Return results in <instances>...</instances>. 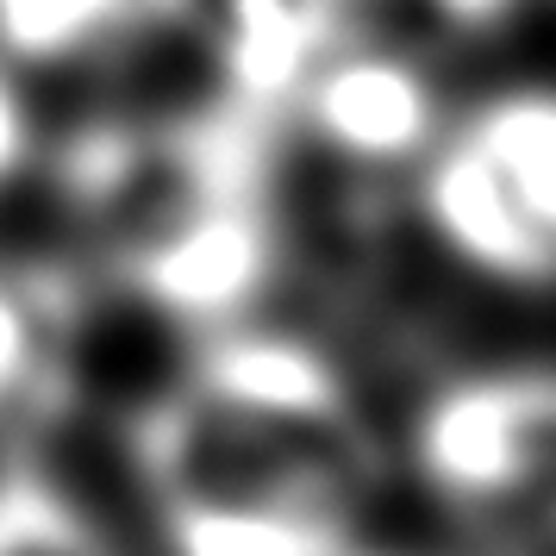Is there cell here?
I'll use <instances>...</instances> for the list:
<instances>
[{
	"label": "cell",
	"instance_id": "cell-1",
	"mask_svg": "<svg viewBox=\"0 0 556 556\" xmlns=\"http://www.w3.org/2000/svg\"><path fill=\"white\" fill-rule=\"evenodd\" d=\"M163 556H356L388 476L351 376L301 331H201L126 419Z\"/></svg>",
	"mask_w": 556,
	"mask_h": 556
},
{
	"label": "cell",
	"instance_id": "cell-2",
	"mask_svg": "<svg viewBox=\"0 0 556 556\" xmlns=\"http://www.w3.org/2000/svg\"><path fill=\"white\" fill-rule=\"evenodd\" d=\"M276 144L281 126L231 88L81 126L56 156L76 269L188 338L256 319L281 269Z\"/></svg>",
	"mask_w": 556,
	"mask_h": 556
},
{
	"label": "cell",
	"instance_id": "cell-3",
	"mask_svg": "<svg viewBox=\"0 0 556 556\" xmlns=\"http://www.w3.org/2000/svg\"><path fill=\"white\" fill-rule=\"evenodd\" d=\"M426 501L488 556H556V363L438 381L406 431Z\"/></svg>",
	"mask_w": 556,
	"mask_h": 556
},
{
	"label": "cell",
	"instance_id": "cell-4",
	"mask_svg": "<svg viewBox=\"0 0 556 556\" xmlns=\"http://www.w3.org/2000/svg\"><path fill=\"white\" fill-rule=\"evenodd\" d=\"M413 201L444 251L506 288H556V88H506L438 126Z\"/></svg>",
	"mask_w": 556,
	"mask_h": 556
},
{
	"label": "cell",
	"instance_id": "cell-5",
	"mask_svg": "<svg viewBox=\"0 0 556 556\" xmlns=\"http://www.w3.org/2000/svg\"><path fill=\"white\" fill-rule=\"evenodd\" d=\"M313 131L351 169H413L444 126L426 63L351 26L281 106V131Z\"/></svg>",
	"mask_w": 556,
	"mask_h": 556
},
{
	"label": "cell",
	"instance_id": "cell-6",
	"mask_svg": "<svg viewBox=\"0 0 556 556\" xmlns=\"http://www.w3.org/2000/svg\"><path fill=\"white\" fill-rule=\"evenodd\" d=\"M88 276L76 256L0 251V451H38L81 388Z\"/></svg>",
	"mask_w": 556,
	"mask_h": 556
},
{
	"label": "cell",
	"instance_id": "cell-7",
	"mask_svg": "<svg viewBox=\"0 0 556 556\" xmlns=\"http://www.w3.org/2000/svg\"><path fill=\"white\" fill-rule=\"evenodd\" d=\"M194 13L201 0H0V63L76 70Z\"/></svg>",
	"mask_w": 556,
	"mask_h": 556
},
{
	"label": "cell",
	"instance_id": "cell-8",
	"mask_svg": "<svg viewBox=\"0 0 556 556\" xmlns=\"http://www.w3.org/2000/svg\"><path fill=\"white\" fill-rule=\"evenodd\" d=\"M0 556H126L106 519L38 451H0Z\"/></svg>",
	"mask_w": 556,
	"mask_h": 556
},
{
	"label": "cell",
	"instance_id": "cell-9",
	"mask_svg": "<svg viewBox=\"0 0 556 556\" xmlns=\"http://www.w3.org/2000/svg\"><path fill=\"white\" fill-rule=\"evenodd\" d=\"M31 144H38L31 101H26V88H20V76H13V63H0V188L13 176H26Z\"/></svg>",
	"mask_w": 556,
	"mask_h": 556
},
{
	"label": "cell",
	"instance_id": "cell-10",
	"mask_svg": "<svg viewBox=\"0 0 556 556\" xmlns=\"http://www.w3.org/2000/svg\"><path fill=\"white\" fill-rule=\"evenodd\" d=\"M356 556H363V551H356Z\"/></svg>",
	"mask_w": 556,
	"mask_h": 556
}]
</instances>
